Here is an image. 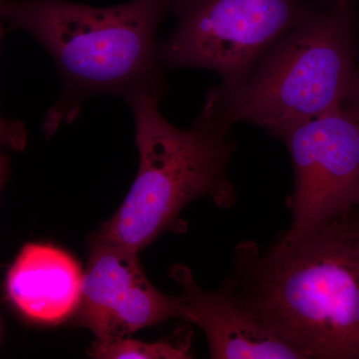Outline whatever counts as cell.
Segmentation results:
<instances>
[{
	"label": "cell",
	"instance_id": "5b68a950",
	"mask_svg": "<svg viewBox=\"0 0 359 359\" xmlns=\"http://www.w3.org/2000/svg\"><path fill=\"white\" fill-rule=\"evenodd\" d=\"M313 11L304 0H173L178 26L158 57L167 67L216 71L231 88Z\"/></svg>",
	"mask_w": 359,
	"mask_h": 359
},
{
	"label": "cell",
	"instance_id": "7a4b0ae2",
	"mask_svg": "<svg viewBox=\"0 0 359 359\" xmlns=\"http://www.w3.org/2000/svg\"><path fill=\"white\" fill-rule=\"evenodd\" d=\"M172 1L93 7L68 0H0L1 18L43 45L62 78L61 95L45 116L46 137L74 121L90 97L164 94L156 37Z\"/></svg>",
	"mask_w": 359,
	"mask_h": 359
},
{
	"label": "cell",
	"instance_id": "52a82bcc",
	"mask_svg": "<svg viewBox=\"0 0 359 359\" xmlns=\"http://www.w3.org/2000/svg\"><path fill=\"white\" fill-rule=\"evenodd\" d=\"M181 287L189 323L204 332L214 359H308L245 308L228 280L218 290L202 289L184 264L170 269Z\"/></svg>",
	"mask_w": 359,
	"mask_h": 359
},
{
	"label": "cell",
	"instance_id": "6da1fadb",
	"mask_svg": "<svg viewBox=\"0 0 359 359\" xmlns=\"http://www.w3.org/2000/svg\"><path fill=\"white\" fill-rule=\"evenodd\" d=\"M356 209L294 249L244 242L231 254L226 280L238 299L308 359H359Z\"/></svg>",
	"mask_w": 359,
	"mask_h": 359
},
{
	"label": "cell",
	"instance_id": "30bf717a",
	"mask_svg": "<svg viewBox=\"0 0 359 359\" xmlns=\"http://www.w3.org/2000/svg\"><path fill=\"white\" fill-rule=\"evenodd\" d=\"M192 334L184 337L143 342L129 337L96 339L88 354L99 359H190Z\"/></svg>",
	"mask_w": 359,
	"mask_h": 359
},
{
	"label": "cell",
	"instance_id": "3957f363",
	"mask_svg": "<svg viewBox=\"0 0 359 359\" xmlns=\"http://www.w3.org/2000/svg\"><path fill=\"white\" fill-rule=\"evenodd\" d=\"M162 96L141 90L125 98L133 111L140 165L121 207L92 241L138 254L168 231H185L180 214L194 200L210 198L222 210L235 205L230 128L204 111L190 129L177 128L161 113Z\"/></svg>",
	"mask_w": 359,
	"mask_h": 359
},
{
	"label": "cell",
	"instance_id": "5bb4252c",
	"mask_svg": "<svg viewBox=\"0 0 359 359\" xmlns=\"http://www.w3.org/2000/svg\"><path fill=\"white\" fill-rule=\"evenodd\" d=\"M318 1L325 2L328 6H332L337 4H353L354 0H318Z\"/></svg>",
	"mask_w": 359,
	"mask_h": 359
},
{
	"label": "cell",
	"instance_id": "4fadbf2b",
	"mask_svg": "<svg viewBox=\"0 0 359 359\" xmlns=\"http://www.w3.org/2000/svg\"><path fill=\"white\" fill-rule=\"evenodd\" d=\"M2 149H0V191H1L2 186L4 182L6 181L7 175H8V162L6 156L2 154Z\"/></svg>",
	"mask_w": 359,
	"mask_h": 359
},
{
	"label": "cell",
	"instance_id": "8fae6325",
	"mask_svg": "<svg viewBox=\"0 0 359 359\" xmlns=\"http://www.w3.org/2000/svg\"><path fill=\"white\" fill-rule=\"evenodd\" d=\"M1 16H0V41L4 35ZM27 141V133L23 123L6 120L0 116V149L21 151L25 149Z\"/></svg>",
	"mask_w": 359,
	"mask_h": 359
},
{
	"label": "cell",
	"instance_id": "7c38bea8",
	"mask_svg": "<svg viewBox=\"0 0 359 359\" xmlns=\"http://www.w3.org/2000/svg\"><path fill=\"white\" fill-rule=\"evenodd\" d=\"M359 111V66L356 68L355 81H354L353 91L347 102Z\"/></svg>",
	"mask_w": 359,
	"mask_h": 359
},
{
	"label": "cell",
	"instance_id": "9c48e42d",
	"mask_svg": "<svg viewBox=\"0 0 359 359\" xmlns=\"http://www.w3.org/2000/svg\"><path fill=\"white\" fill-rule=\"evenodd\" d=\"M83 273L76 259L51 245L28 244L9 269V299L26 318L56 325L79 308Z\"/></svg>",
	"mask_w": 359,
	"mask_h": 359
},
{
	"label": "cell",
	"instance_id": "8992f818",
	"mask_svg": "<svg viewBox=\"0 0 359 359\" xmlns=\"http://www.w3.org/2000/svg\"><path fill=\"white\" fill-rule=\"evenodd\" d=\"M294 168L292 221L276 249H294L359 205V111L351 104L285 130Z\"/></svg>",
	"mask_w": 359,
	"mask_h": 359
},
{
	"label": "cell",
	"instance_id": "277c9868",
	"mask_svg": "<svg viewBox=\"0 0 359 359\" xmlns=\"http://www.w3.org/2000/svg\"><path fill=\"white\" fill-rule=\"evenodd\" d=\"M353 4L309 14L276 42L242 83L208 93L203 111L231 129L250 122L278 137L341 107L355 81Z\"/></svg>",
	"mask_w": 359,
	"mask_h": 359
},
{
	"label": "cell",
	"instance_id": "ba28073f",
	"mask_svg": "<svg viewBox=\"0 0 359 359\" xmlns=\"http://www.w3.org/2000/svg\"><path fill=\"white\" fill-rule=\"evenodd\" d=\"M152 289L137 252L92 241L77 309L80 325L96 339L120 337Z\"/></svg>",
	"mask_w": 359,
	"mask_h": 359
},
{
	"label": "cell",
	"instance_id": "9a60e30c",
	"mask_svg": "<svg viewBox=\"0 0 359 359\" xmlns=\"http://www.w3.org/2000/svg\"><path fill=\"white\" fill-rule=\"evenodd\" d=\"M358 209L359 210V205H358ZM358 219H359V212H358Z\"/></svg>",
	"mask_w": 359,
	"mask_h": 359
}]
</instances>
